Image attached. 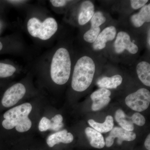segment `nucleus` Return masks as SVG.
Masks as SVG:
<instances>
[{
	"mask_svg": "<svg viewBox=\"0 0 150 150\" xmlns=\"http://www.w3.org/2000/svg\"><path fill=\"white\" fill-rule=\"evenodd\" d=\"M126 115L123 110L121 109H118L115 113V120L118 122L121 119L126 118Z\"/></svg>",
	"mask_w": 150,
	"mask_h": 150,
	"instance_id": "a878e982",
	"label": "nucleus"
},
{
	"mask_svg": "<svg viewBox=\"0 0 150 150\" xmlns=\"http://www.w3.org/2000/svg\"><path fill=\"white\" fill-rule=\"evenodd\" d=\"M95 13V6L91 1H86L81 4L78 17L79 23L84 25L91 20Z\"/></svg>",
	"mask_w": 150,
	"mask_h": 150,
	"instance_id": "9b49d317",
	"label": "nucleus"
},
{
	"mask_svg": "<svg viewBox=\"0 0 150 150\" xmlns=\"http://www.w3.org/2000/svg\"><path fill=\"white\" fill-rule=\"evenodd\" d=\"M51 122H55V123H61L63 121V117L61 115L58 114L55 115L54 117L51 118Z\"/></svg>",
	"mask_w": 150,
	"mask_h": 150,
	"instance_id": "cd10ccee",
	"label": "nucleus"
},
{
	"mask_svg": "<svg viewBox=\"0 0 150 150\" xmlns=\"http://www.w3.org/2000/svg\"><path fill=\"white\" fill-rule=\"evenodd\" d=\"M64 126L63 123H55V122H51V126L49 130H53L54 131H58L60 130L61 128Z\"/></svg>",
	"mask_w": 150,
	"mask_h": 150,
	"instance_id": "bb28decb",
	"label": "nucleus"
},
{
	"mask_svg": "<svg viewBox=\"0 0 150 150\" xmlns=\"http://www.w3.org/2000/svg\"><path fill=\"white\" fill-rule=\"evenodd\" d=\"M131 22L135 27L139 28L145 23L150 21V4L145 5L141 8L138 13L131 16Z\"/></svg>",
	"mask_w": 150,
	"mask_h": 150,
	"instance_id": "ddd939ff",
	"label": "nucleus"
},
{
	"mask_svg": "<svg viewBox=\"0 0 150 150\" xmlns=\"http://www.w3.org/2000/svg\"><path fill=\"white\" fill-rule=\"evenodd\" d=\"M73 140V134L65 129L49 136L47 138L46 142L49 147H53L55 145L61 143L69 144L71 143Z\"/></svg>",
	"mask_w": 150,
	"mask_h": 150,
	"instance_id": "f8f14e48",
	"label": "nucleus"
},
{
	"mask_svg": "<svg viewBox=\"0 0 150 150\" xmlns=\"http://www.w3.org/2000/svg\"><path fill=\"white\" fill-rule=\"evenodd\" d=\"M3 48V44L2 43H1V42L0 41V51L2 50Z\"/></svg>",
	"mask_w": 150,
	"mask_h": 150,
	"instance_id": "2f4dec72",
	"label": "nucleus"
},
{
	"mask_svg": "<svg viewBox=\"0 0 150 150\" xmlns=\"http://www.w3.org/2000/svg\"><path fill=\"white\" fill-rule=\"evenodd\" d=\"M145 146L148 150H150V134L147 137L144 143Z\"/></svg>",
	"mask_w": 150,
	"mask_h": 150,
	"instance_id": "c85d7f7f",
	"label": "nucleus"
},
{
	"mask_svg": "<svg viewBox=\"0 0 150 150\" xmlns=\"http://www.w3.org/2000/svg\"><path fill=\"white\" fill-rule=\"evenodd\" d=\"M137 71L141 82L147 86H150V64L149 62L142 61L137 65Z\"/></svg>",
	"mask_w": 150,
	"mask_h": 150,
	"instance_id": "dca6fc26",
	"label": "nucleus"
},
{
	"mask_svg": "<svg viewBox=\"0 0 150 150\" xmlns=\"http://www.w3.org/2000/svg\"><path fill=\"white\" fill-rule=\"evenodd\" d=\"M125 102L132 110L137 112L144 111L149 105L150 91L146 88H140L126 97Z\"/></svg>",
	"mask_w": 150,
	"mask_h": 150,
	"instance_id": "39448f33",
	"label": "nucleus"
},
{
	"mask_svg": "<svg viewBox=\"0 0 150 150\" xmlns=\"http://www.w3.org/2000/svg\"><path fill=\"white\" fill-rule=\"evenodd\" d=\"M100 27L94 28H91L83 35L84 40L89 43H93L100 32Z\"/></svg>",
	"mask_w": 150,
	"mask_h": 150,
	"instance_id": "aec40b11",
	"label": "nucleus"
},
{
	"mask_svg": "<svg viewBox=\"0 0 150 150\" xmlns=\"http://www.w3.org/2000/svg\"><path fill=\"white\" fill-rule=\"evenodd\" d=\"M96 71V64L90 56L81 57L76 63L73 72L71 86L74 90L83 92L91 84Z\"/></svg>",
	"mask_w": 150,
	"mask_h": 150,
	"instance_id": "f257e3e1",
	"label": "nucleus"
},
{
	"mask_svg": "<svg viewBox=\"0 0 150 150\" xmlns=\"http://www.w3.org/2000/svg\"><path fill=\"white\" fill-rule=\"evenodd\" d=\"M115 53L121 54L127 50L132 54H135L139 51L138 46L131 40V37L127 33L121 31L116 36L114 44Z\"/></svg>",
	"mask_w": 150,
	"mask_h": 150,
	"instance_id": "0eeeda50",
	"label": "nucleus"
},
{
	"mask_svg": "<svg viewBox=\"0 0 150 150\" xmlns=\"http://www.w3.org/2000/svg\"><path fill=\"white\" fill-rule=\"evenodd\" d=\"M116 35V29L115 26H108L105 28L99 33L96 40L93 44V48L95 51L104 49L108 41L115 39Z\"/></svg>",
	"mask_w": 150,
	"mask_h": 150,
	"instance_id": "9d476101",
	"label": "nucleus"
},
{
	"mask_svg": "<svg viewBox=\"0 0 150 150\" xmlns=\"http://www.w3.org/2000/svg\"><path fill=\"white\" fill-rule=\"evenodd\" d=\"M85 133L92 146L99 149L104 147L105 142L101 133L90 127L86 128Z\"/></svg>",
	"mask_w": 150,
	"mask_h": 150,
	"instance_id": "4468645a",
	"label": "nucleus"
},
{
	"mask_svg": "<svg viewBox=\"0 0 150 150\" xmlns=\"http://www.w3.org/2000/svg\"><path fill=\"white\" fill-rule=\"evenodd\" d=\"M136 134L132 131L124 130L120 127H115L110 131L109 136L105 139V145L107 147H110L113 145L115 138H118L117 142L121 145L123 141L131 142L136 139Z\"/></svg>",
	"mask_w": 150,
	"mask_h": 150,
	"instance_id": "6e6552de",
	"label": "nucleus"
},
{
	"mask_svg": "<svg viewBox=\"0 0 150 150\" xmlns=\"http://www.w3.org/2000/svg\"><path fill=\"white\" fill-rule=\"evenodd\" d=\"M51 121L50 119L46 117H43L41 119L38 126L39 131L43 132L49 130L51 126Z\"/></svg>",
	"mask_w": 150,
	"mask_h": 150,
	"instance_id": "4be33fe9",
	"label": "nucleus"
},
{
	"mask_svg": "<svg viewBox=\"0 0 150 150\" xmlns=\"http://www.w3.org/2000/svg\"><path fill=\"white\" fill-rule=\"evenodd\" d=\"M26 89L23 84L17 83L8 89L4 94L2 104L6 108L16 104L24 96Z\"/></svg>",
	"mask_w": 150,
	"mask_h": 150,
	"instance_id": "423d86ee",
	"label": "nucleus"
},
{
	"mask_svg": "<svg viewBox=\"0 0 150 150\" xmlns=\"http://www.w3.org/2000/svg\"><path fill=\"white\" fill-rule=\"evenodd\" d=\"M32 109V105L26 103L8 110L4 115L3 127L8 130L15 127L17 131L21 133L28 131L32 126L28 117Z\"/></svg>",
	"mask_w": 150,
	"mask_h": 150,
	"instance_id": "f03ea898",
	"label": "nucleus"
},
{
	"mask_svg": "<svg viewBox=\"0 0 150 150\" xmlns=\"http://www.w3.org/2000/svg\"><path fill=\"white\" fill-rule=\"evenodd\" d=\"M111 92L108 89L100 88L93 93L91 98L93 101L92 110L97 111L105 107L110 101Z\"/></svg>",
	"mask_w": 150,
	"mask_h": 150,
	"instance_id": "1a4fd4ad",
	"label": "nucleus"
},
{
	"mask_svg": "<svg viewBox=\"0 0 150 150\" xmlns=\"http://www.w3.org/2000/svg\"><path fill=\"white\" fill-rule=\"evenodd\" d=\"M90 21L91 28H99L100 25L105 23L106 18L101 12L98 11L95 12Z\"/></svg>",
	"mask_w": 150,
	"mask_h": 150,
	"instance_id": "a211bd4d",
	"label": "nucleus"
},
{
	"mask_svg": "<svg viewBox=\"0 0 150 150\" xmlns=\"http://www.w3.org/2000/svg\"><path fill=\"white\" fill-rule=\"evenodd\" d=\"M123 81V78L120 75H115L110 77H103L97 82V84L100 88L115 89L120 85Z\"/></svg>",
	"mask_w": 150,
	"mask_h": 150,
	"instance_id": "2eb2a0df",
	"label": "nucleus"
},
{
	"mask_svg": "<svg viewBox=\"0 0 150 150\" xmlns=\"http://www.w3.org/2000/svg\"><path fill=\"white\" fill-rule=\"evenodd\" d=\"M58 23L53 18H48L41 22L36 18L30 19L28 22L27 28L31 36L42 40L51 38L58 30Z\"/></svg>",
	"mask_w": 150,
	"mask_h": 150,
	"instance_id": "20e7f679",
	"label": "nucleus"
},
{
	"mask_svg": "<svg viewBox=\"0 0 150 150\" xmlns=\"http://www.w3.org/2000/svg\"><path fill=\"white\" fill-rule=\"evenodd\" d=\"M150 29H149V33H148V38H147V42H148V45L149 46V47L150 46Z\"/></svg>",
	"mask_w": 150,
	"mask_h": 150,
	"instance_id": "c756f323",
	"label": "nucleus"
},
{
	"mask_svg": "<svg viewBox=\"0 0 150 150\" xmlns=\"http://www.w3.org/2000/svg\"><path fill=\"white\" fill-rule=\"evenodd\" d=\"M88 123L93 129L100 133H107L110 131L114 126L113 118L110 115L106 116L105 121L103 123H98L93 119L89 120Z\"/></svg>",
	"mask_w": 150,
	"mask_h": 150,
	"instance_id": "f3484780",
	"label": "nucleus"
},
{
	"mask_svg": "<svg viewBox=\"0 0 150 150\" xmlns=\"http://www.w3.org/2000/svg\"><path fill=\"white\" fill-rule=\"evenodd\" d=\"M8 1L10 2L11 3H18L21 2L23 1Z\"/></svg>",
	"mask_w": 150,
	"mask_h": 150,
	"instance_id": "7c9ffc66",
	"label": "nucleus"
},
{
	"mask_svg": "<svg viewBox=\"0 0 150 150\" xmlns=\"http://www.w3.org/2000/svg\"><path fill=\"white\" fill-rule=\"evenodd\" d=\"M148 1V0H132L130 1V4L132 8L137 10L142 8Z\"/></svg>",
	"mask_w": 150,
	"mask_h": 150,
	"instance_id": "b1692460",
	"label": "nucleus"
},
{
	"mask_svg": "<svg viewBox=\"0 0 150 150\" xmlns=\"http://www.w3.org/2000/svg\"><path fill=\"white\" fill-rule=\"evenodd\" d=\"M71 62L69 53L66 48H59L54 54L51 66V76L57 84H64L71 74Z\"/></svg>",
	"mask_w": 150,
	"mask_h": 150,
	"instance_id": "7ed1b4c3",
	"label": "nucleus"
},
{
	"mask_svg": "<svg viewBox=\"0 0 150 150\" xmlns=\"http://www.w3.org/2000/svg\"><path fill=\"white\" fill-rule=\"evenodd\" d=\"M133 123L139 126H143L146 123V119L143 115L139 112L134 113L131 117Z\"/></svg>",
	"mask_w": 150,
	"mask_h": 150,
	"instance_id": "412c9836",
	"label": "nucleus"
},
{
	"mask_svg": "<svg viewBox=\"0 0 150 150\" xmlns=\"http://www.w3.org/2000/svg\"><path fill=\"white\" fill-rule=\"evenodd\" d=\"M118 123L121 126V128L126 131H132L134 130V123L132 121H128L124 118L118 121Z\"/></svg>",
	"mask_w": 150,
	"mask_h": 150,
	"instance_id": "5701e85b",
	"label": "nucleus"
},
{
	"mask_svg": "<svg viewBox=\"0 0 150 150\" xmlns=\"http://www.w3.org/2000/svg\"><path fill=\"white\" fill-rule=\"evenodd\" d=\"M16 71L15 67L12 65L0 63V78L11 76Z\"/></svg>",
	"mask_w": 150,
	"mask_h": 150,
	"instance_id": "6ab92c4d",
	"label": "nucleus"
},
{
	"mask_svg": "<svg viewBox=\"0 0 150 150\" xmlns=\"http://www.w3.org/2000/svg\"><path fill=\"white\" fill-rule=\"evenodd\" d=\"M50 1L52 5L55 7H61L66 6L67 3L71 1L66 0H51Z\"/></svg>",
	"mask_w": 150,
	"mask_h": 150,
	"instance_id": "393cba45",
	"label": "nucleus"
}]
</instances>
